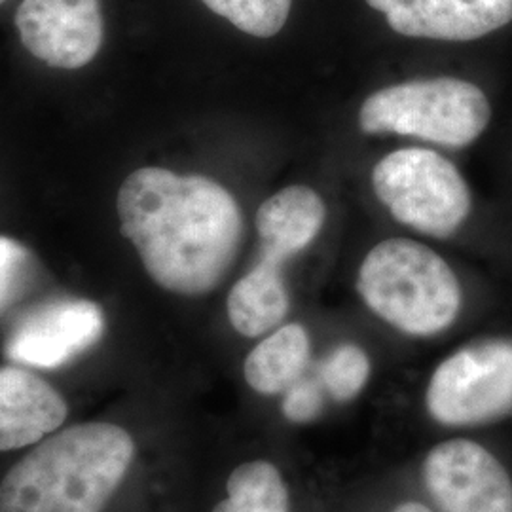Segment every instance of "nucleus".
I'll use <instances>...</instances> for the list:
<instances>
[{"instance_id":"nucleus-8","label":"nucleus","mask_w":512,"mask_h":512,"mask_svg":"<svg viewBox=\"0 0 512 512\" xmlns=\"http://www.w3.org/2000/svg\"><path fill=\"white\" fill-rule=\"evenodd\" d=\"M105 334L103 310L90 300H52L21 315L4 353L16 365L57 368L93 348Z\"/></svg>"},{"instance_id":"nucleus-13","label":"nucleus","mask_w":512,"mask_h":512,"mask_svg":"<svg viewBox=\"0 0 512 512\" xmlns=\"http://www.w3.org/2000/svg\"><path fill=\"white\" fill-rule=\"evenodd\" d=\"M283 266L264 258L232 287L226 300L228 319L245 338H260L283 325L291 310V294Z\"/></svg>"},{"instance_id":"nucleus-2","label":"nucleus","mask_w":512,"mask_h":512,"mask_svg":"<svg viewBox=\"0 0 512 512\" xmlns=\"http://www.w3.org/2000/svg\"><path fill=\"white\" fill-rule=\"evenodd\" d=\"M133 458V437L116 423L55 431L4 475L0 512H103Z\"/></svg>"},{"instance_id":"nucleus-20","label":"nucleus","mask_w":512,"mask_h":512,"mask_svg":"<svg viewBox=\"0 0 512 512\" xmlns=\"http://www.w3.org/2000/svg\"><path fill=\"white\" fill-rule=\"evenodd\" d=\"M393 512H433V509H429L421 501H403L393 509Z\"/></svg>"},{"instance_id":"nucleus-11","label":"nucleus","mask_w":512,"mask_h":512,"mask_svg":"<svg viewBox=\"0 0 512 512\" xmlns=\"http://www.w3.org/2000/svg\"><path fill=\"white\" fill-rule=\"evenodd\" d=\"M69 404L54 385L19 366H0V452L35 446L65 423Z\"/></svg>"},{"instance_id":"nucleus-5","label":"nucleus","mask_w":512,"mask_h":512,"mask_svg":"<svg viewBox=\"0 0 512 512\" xmlns=\"http://www.w3.org/2000/svg\"><path fill=\"white\" fill-rule=\"evenodd\" d=\"M378 200L404 226L450 238L471 213V190L458 167L427 148H401L372 171Z\"/></svg>"},{"instance_id":"nucleus-1","label":"nucleus","mask_w":512,"mask_h":512,"mask_svg":"<svg viewBox=\"0 0 512 512\" xmlns=\"http://www.w3.org/2000/svg\"><path fill=\"white\" fill-rule=\"evenodd\" d=\"M122 234L165 291L202 296L236 262L243 217L234 196L202 175L143 167L118 190Z\"/></svg>"},{"instance_id":"nucleus-15","label":"nucleus","mask_w":512,"mask_h":512,"mask_svg":"<svg viewBox=\"0 0 512 512\" xmlns=\"http://www.w3.org/2000/svg\"><path fill=\"white\" fill-rule=\"evenodd\" d=\"M211 512H293L291 490L274 461L251 459L226 480V497Z\"/></svg>"},{"instance_id":"nucleus-19","label":"nucleus","mask_w":512,"mask_h":512,"mask_svg":"<svg viewBox=\"0 0 512 512\" xmlns=\"http://www.w3.org/2000/svg\"><path fill=\"white\" fill-rule=\"evenodd\" d=\"M323 385L311 378H300L283 393L281 412L285 420L306 425L317 420L323 412Z\"/></svg>"},{"instance_id":"nucleus-17","label":"nucleus","mask_w":512,"mask_h":512,"mask_svg":"<svg viewBox=\"0 0 512 512\" xmlns=\"http://www.w3.org/2000/svg\"><path fill=\"white\" fill-rule=\"evenodd\" d=\"M220 18L251 37H275L287 23L293 0H203Z\"/></svg>"},{"instance_id":"nucleus-6","label":"nucleus","mask_w":512,"mask_h":512,"mask_svg":"<svg viewBox=\"0 0 512 512\" xmlns=\"http://www.w3.org/2000/svg\"><path fill=\"white\" fill-rule=\"evenodd\" d=\"M425 408L442 427L465 429L512 414V338L467 344L446 357L425 387Z\"/></svg>"},{"instance_id":"nucleus-14","label":"nucleus","mask_w":512,"mask_h":512,"mask_svg":"<svg viewBox=\"0 0 512 512\" xmlns=\"http://www.w3.org/2000/svg\"><path fill=\"white\" fill-rule=\"evenodd\" d=\"M310 361V332L300 323H287L251 349L243 363V376L258 395L275 397L304 378Z\"/></svg>"},{"instance_id":"nucleus-12","label":"nucleus","mask_w":512,"mask_h":512,"mask_svg":"<svg viewBox=\"0 0 512 512\" xmlns=\"http://www.w3.org/2000/svg\"><path fill=\"white\" fill-rule=\"evenodd\" d=\"M327 217L321 196L308 186H289L256 211V230L264 258L285 264L306 251L319 236Z\"/></svg>"},{"instance_id":"nucleus-10","label":"nucleus","mask_w":512,"mask_h":512,"mask_svg":"<svg viewBox=\"0 0 512 512\" xmlns=\"http://www.w3.org/2000/svg\"><path fill=\"white\" fill-rule=\"evenodd\" d=\"M389 27L412 38L465 42L509 25L512 0H366Z\"/></svg>"},{"instance_id":"nucleus-18","label":"nucleus","mask_w":512,"mask_h":512,"mask_svg":"<svg viewBox=\"0 0 512 512\" xmlns=\"http://www.w3.org/2000/svg\"><path fill=\"white\" fill-rule=\"evenodd\" d=\"M33 274V255L19 241L0 236V311L6 310Z\"/></svg>"},{"instance_id":"nucleus-9","label":"nucleus","mask_w":512,"mask_h":512,"mask_svg":"<svg viewBox=\"0 0 512 512\" xmlns=\"http://www.w3.org/2000/svg\"><path fill=\"white\" fill-rule=\"evenodd\" d=\"M16 27L25 50L54 69H80L103 44L101 0H21Z\"/></svg>"},{"instance_id":"nucleus-21","label":"nucleus","mask_w":512,"mask_h":512,"mask_svg":"<svg viewBox=\"0 0 512 512\" xmlns=\"http://www.w3.org/2000/svg\"><path fill=\"white\" fill-rule=\"evenodd\" d=\"M4 2H6V0H0V4H4Z\"/></svg>"},{"instance_id":"nucleus-7","label":"nucleus","mask_w":512,"mask_h":512,"mask_svg":"<svg viewBox=\"0 0 512 512\" xmlns=\"http://www.w3.org/2000/svg\"><path fill=\"white\" fill-rule=\"evenodd\" d=\"M421 480L440 512H512V478L475 440H442L421 463Z\"/></svg>"},{"instance_id":"nucleus-16","label":"nucleus","mask_w":512,"mask_h":512,"mask_svg":"<svg viewBox=\"0 0 512 512\" xmlns=\"http://www.w3.org/2000/svg\"><path fill=\"white\" fill-rule=\"evenodd\" d=\"M372 374L370 357L357 344L332 349L319 368V382L338 403H351L365 391Z\"/></svg>"},{"instance_id":"nucleus-3","label":"nucleus","mask_w":512,"mask_h":512,"mask_svg":"<svg viewBox=\"0 0 512 512\" xmlns=\"http://www.w3.org/2000/svg\"><path fill=\"white\" fill-rule=\"evenodd\" d=\"M357 293L366 308L406 336L431 338L458 319L463 293L448 262L412 239H385L365 256Z\"/></svg>"},{"instance_id":"nucleus-4","label":"nucleus","mask_w":512,"mask_h":512,"mask_svg":"<svg viewBox=\"0 0 512 512\" xmlns=\"http://www.w3.org/2000/svg\"><path fill=\"white\" fill-rule=\"evenodd\" d=\"M492 107L473 82L440 76L395 84L368 95L359 126L368 135L395 133L440 147L463 148L484 133Z\"/></svg>"}]
</instances>
